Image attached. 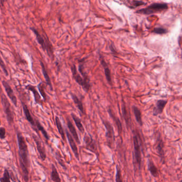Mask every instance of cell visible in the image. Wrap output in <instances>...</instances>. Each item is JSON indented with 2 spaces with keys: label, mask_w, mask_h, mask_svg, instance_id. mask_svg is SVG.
<instances>
[{
  "label": "cell",
  "mask_w": 182,
  "mask_h": 182,
  "mask_svg": "<svg viewBox=\"0 0 182 182\" xmlns=\"http://www.w3.org/2000/svg\"><path fill=\"white\" fill-rule=\"evenodd\" d=\"M17 137L18 146L19 149V162L23 163L29 169L30 166L29 153L25 139L22 133L18 130H17Z\"/></svg>",
  "instance_id": "6da1fadb"
},
{
  "label": "cell",
  "mask_w": 182,
  "mask_h": 182,
  "mask_svg": "<svg viewBox=\"0 0 182 182\" xmlns=\"http://www.w3.org/2000/svg\"><path fill=\"white\" fill-rule=\"evenodd\" d=\"M30 29L35 34L36 40L40 45H41L43 51H47V54L50 58H53V45L49 41V39L46 35V34H44V35L43 34L41 35L37 29H35V28H31Z\"/></svg>",
  "instance_id": "7a4b0ae2"
},
{
  "label": "cell",
  "mask_w": 182,
  "mask_h": 182,
  "mask_svg": "<svg viewBox=\"0 0 182 182\" xmlns=\"http://www.w3.org/2000/svg\"><path fill=\"white\" fill-rule=\"evenodd\" d=\"M168 9V6L165 3H153L146 8H143L136 11V14L149 15L163 11Z\"/></svg>",
  "instance_id": "3957f363"
},
{
  "label": "cell",
  "mask_w": 182,
  "mask_h": 182,
  "mask_svg": "<svg viewBox=\"0 0 182 182\" xmlns=\"http://www.w3.org/2000/svg\"><path fill=\"white\" fill-rule=\"evenodd\" d=\"M133 153L136 165L141 170L142 166V149L141 141L139 140V133L133 131Z\"/></svg>",
  "instance_id": "277c9868"
},
{
  "label": "cell",
  "mask_w": 182,
  "mask_h": 182,
  "mask_svg": "<svg viewBox=\"0 0 182 182\" xmlns=\"http://www.w3.org/2000/svg\"><path fill=\"white\" fill-rule=\"evenodd\" d=\"M71 71L72 73L73 78L74 79L75 82L79 86L82 87L83 89L86 92H89V91L90 88H91L90 81H87L85 80L84 79L82 78V76H81L80 74L78 72L76 66L75 65H73L71 67Z\"/></svg>",
  "instance_id": "5b68a950"
},
{
  "label": "cell",
  "mask_w": 182,
  "mask_h": 182,
  "mask_svg": "<svg viewBox=\"0 0 182 182\" xmlns=\"http://www.w3.org/2000/svg\"><path fill=\"white\" fill-rule=\"evenodd\" d=\"M102 122L105 128V137L107 145L110 148L112 149L115 140L113 127L110 122L106 120L102 119Z\"/></svg>",
  "instance_id": "8992f818"
},
{
  "label": "cell",
  "mask_w": 182,
  "mask_h": 182,
  "mask_svg": "<svg viewBox=\"0 0 182 182\" xmlns=\"http://www.w3.org/2000/svg\"><path fill=\"white\" fill-rule=\"evenodd\" d=\"M1 103L4 113L6 114L7 121L9 125H12L14 121V113L11 110V106L10 102H9L8 98H6V97L4 94H2L1 96Z\"/></svg>",
  "instance_id": "52a82bcc"
},
{
  "label": "cell",
  "mask_w": 182,
  "mask_h": 182,
  "mask_svg": "<svg viewBox=\"0 0 182 182\" xmlns=\"http://www.w3.org/2000/svg\"><path fill=\"white\" fill-rule=\"evenodd\" d=\"M164 144L163 138L160 132H157L155 135V149L157 154L160 158V161L163 163H165V153L164 151Z\"/></svg>",
  "instance_id": "ba28073f"
},
{
  "label": "cell",
  "mask_w": 182,
  "mask_h": 182,
  "mask_svg": "<svg viewBox=\"0 0 182 182\" xmlns=\"http://www.w3.org/2000/svg\"><path fill=\"white\" fill-rule=\"evenodd\" d=\"M32 137L36 144V149L39 154L40 158L42 160H45L47 158V154H46V151H45V146L44 144L42 142V141H41V139L35 134L33 133Z\"/></svg>",
  "instance_id": "9c48e42d"
},
{
  "label": "cell",
  "mask_w": 182,
  "mask_h": 182,
  "mask_svg": "<svg viewBox=\"0 0 182 182\" xmlns=\"http://www.w3.org/2000/svg\"><path fill=\"white\" fill-rule=\"evenodd\" d=\"M84 142L87 149L98 156L99 154L97 151V145L95 142L94 141V139L91 137V136L90 135H88L87 133H85L84 136Z\"/></svg>",
  "instance_id": "30bf717a"
},
{
  "label": "cell",
  "mask_w": 182,
  "mask_h": 182,
  "mask_svg": "<svg viewBox=\"0 0 182 182\" xmlns=\"http://www.w3.org/2000/svg\"><path fill=\"white\" fill-rule=\"evenodd\" d=\"M2 84L5 89L6 93L7 94L8 97L10 98L12 103L16 107L17 106V99L15 95L14 94V91L10 86V84H9L8 82L6 81H2Z\"/></svg>",
  "instance_id": "8fae6325"
},
{
  "label": "cell",
  "mask_w": 182,
  "mask_h": 182,
  "mask_svg": "<svg viewBox=\"0 0 182 182\" xmlns=\"http://www.w3.org/2000/svg\"><path fill=\"white\" fill-rule=\"evenodd\" d=\"M65 133H66V135L67 138L69 141V144L70 145V148L72 150L73 153H74L76 159L78 160H79L80 156H79V154H78V147L76 144V142L74 141V139H73L72 135H70V133H69V131L66 129H65Z\"/></svg>",
  "instance_id": "7c38bea8"
},
{
  "label": "cell",
  "mask_w": 182,
  "mask_h": 182,
  "mask_svg": "<svg viewBox=\"0 0 182 182\" xmlns=\"http://www.w3.org/2000/svg\"><path fill=\"white\" fill-rule=\"evenodd\" d=\"M108 111L110 117H111L112 119L113 120V121L116 124L119 135L121 136L122 133V129H123L122 126L121 122L119 119V118L116 116V114L114 113V112L113 111V110H112L111 108H108Z\"/></svg>",
  "instance_id": "4fadbf2b"
},
{
  "label": "cell",
  "mask_w": 182,
  "mask_h": 182,
  "mask_svg": "<svg viewBox=\"0 0 182 182\" xmlns=\"http://www.w3.org/2000/svg\"><path fill=\"white\" fill-rule=\"evenodd\" d=\"M167 102L168 101L166 100L160 99L158 100L153 110V115L154 116H157L163 113Z\"/></svg>",
  "instance_id": "5bb4252c"
},
{
  "label": "cell",
  "mask_w": 182,
  "mask_h": 182,
  "mask_svg": "<svg viewBox=\"0 0 182 182\" xmlns=\"http://www.w3.org/2000/svg\"><path fill=\"white\" fill-rule=\"evenodd\" d=\"M100 61L101 63L102 66L103 67L105 73V75L106 79L108 81V83L110 85H112V81L111 73V70H110L108 64L106 62L104 58L102 57L101 55H100Z\"/></svg>",
  "instance_id": "9a60e30c"
},
{
  "label": "cell",
  "mask_w": 182,
  "mask_h": 182,
  "mask_svg": "<svg viewBox=\"0 0 182 182\" xmlns=\"http://www.w3.org/2000/svg\"><path fill=\"white\" fill-rule=\"evenodd\" d=\"M22 105L23 109V113L25 116L26 119L27 120L28 122L31 124L32 127L34 128V129L35 130H36L35 131H36V125H35V120H34L33 117H32L28 106L26 105V104H25L23 102H22Z\"/></svg>",
  "instance_id": "2e32d148"
},
{
  "label": "cell",
  "mask_w": 182,
  "mask_h": 182,
  "mask_svg": "<svg viewBox=\"0 0 182 182\" xmlns=\"http://www.w3.org/2000/svg\"><path fill=\"white\" fill-rule=\"evenodd\" d=\"M66 120L67 125V127L69 128V131H70L72 136L73 138V139H74V141H75V142L77 144H80L81 143L79 139L78 134V133L76 131L74 125H73V124L72 122H71L69 117H67Z\"/></svg>",
  "instance_id": "e0dca14e"
},
{
  "label": "cell",
  "mask_w": 182,
  "mask_h": 182,
  "mask_svg": "<svg viewBox=\"0 0 182 182\" xmlns=\"http://www.w3.org/2000/svg\"><path fill=\"white\" fill-rule=\"evenodd\" d=\"M122 113L123 116V119L125 121V124L127 127L129 129L131 127V120L129 113L128 111L127 108L126 107L125 103L123 102L122 105Z\"/></svg>",
  "instance_id": "ac0fdd59"
},
{
  "label": "cell",
  "mask_w": 182,
  "mask_h": 182,
  "mask_svg": "<svg viewBox=\"0 0 182 182\" xmlns=\"http://www.w3.org/2000/svg\"><path fill=\"white\" fill-rule=\"evenodd\" d=\"M26 89L31 91L33 93L36 104H39L41 106L42 105V100L41 99V96L35 87L31 84H28L26 86Z\"/></svg>",
  "instance_id": "d6986e66"
},
{
  "label": "cell",
  "mask_w": 182,
  "mask_h": 182,
  "mask_svg": "<svg viewBox=\"0 0 182 182\" xmlns=\"http://www.w3.org/2000/svg\"><path fill=\"white\" fill-rule=\"evenodd\" d=\"M147 168L150 172L151 173L152 176H153L155 178L158 177L159 175L158 169L157 167L155 166L154 163H153L152 160L151 159H149L148 160Z\"/></svg>",
  "instance_id": "ffe728a7"
},
{
  "label": "cell",
  "mask_w": 182,
  "mask_h": 182,
  "mask_svg": "<svg viewBox=\"0 0 182 182\" xmlns=\"http://www.w3.org/2000/svg\"><path fill=\"white\" fill-rule=\"evenodd\" d=\"M55 122H56V125L57 129H58V131L61 135V138L63 139V141L65 142L66 141V136H65L64 130L63 128L62 124L61 123V120L58 116L55 117Z\"/></svg>",
  "instance_id": "44dd1931"
},
{
  "label": "cell",
  "mask_w": 182,
  "mask_h": 182,
  "mask_svg": "<svg viewBox=\"0 0 182 182\" xmlns=\"http://www.w3.org/2000/svg\"><path fill=\"white\" fill-rule=\"evenodd\" d=\"M133 111L135 116V119L137 123L141 125V127L143 126V122L142 118V113L141 110L136 106H133Z\"/></svg>",
  "instance_id": "7402d4cb"
},
{
  "label": "cell",
  "mask_w": 182,
  "mask_h": 182,
  "mask_svg": "<svg viewBox=\"0 0 182 182\" xmlns=\"http://www.w3.org/2000/svg\"><path fill=\"white\" fill-rule=\"evenodd\" d=\"M70 96H71V97L72 98L73 102H74L75 104L78 108V110L80 111L81 113L84 114V107H83L82 102L79 99V98L75 94L71 93Z\"/></svg>",
  "instance_id": "603a6c76"
},
{
  "label": "cell",
  "mask_w": 182,
  "mask_h": 182,
  "mask_svg": "<svg viewBox=\"0 0 182 182\" xmlns=\"http://www.w3.org/2000/svg\"><path fill=\"white\" fill-rule=\"evenodd\" d=\"M71 116L72 117L73 121L74 122L75 124L76 125V127L78 128V130L80 131L82 133H84V128L82 125V122L80 119L74 113H71Z\"/></svg>",
  "instance_id": "cb8c5ba5"
},
{
  "label": "cell",
  "mask_w": 182,
  "mask_h": 182,
  "mask_svg": "<svg viewBox=\"0 0 182 182\" xmlns=\"http://www.w3.org/2000/svg\"><path fill=\"white\" fill-rule=\"evenodd\" d=\"M40 63H41V67H42V73H43V76L44 77L45 81L47 82V83L50 87V88L51 90H53V86H52V83H51V79L50 78L49 74L47 72V69L45 68V66H44V65L42 61H40Z\"/></svg>",
  "instance_id": "d4e9b609"
},
{
  "label": "cell",
  "mask_w": 182,
  "mask_h": 182,
  "mask_svg": "<svg viewBox=\"0 0 182 182\" xmlns=\"http://www.w3.org/2000/svg\"><path fill=\"white\" fill-rule=\"evenodd\" d=\"M51 179L53 182H61L57 169L54 164L51 165Z\"/></svg>",
  "instance_id": "484cf974"
},
{
  "label": "cell",
  "mask_w": 182,
  "mask_h": 182,
  "mask_svg": "<svg viewBox=\"0 0 182 182\" xmlns=\"http://www.w3.org/2000/svg\"><path fill=\"white\" fill-rule=\"evenodd\" d=\"M35 125H36V130H38L39 131L41 132V133H42L43 136L45 138L47 141H49L50 137H49L48 133L37 120H35Z\"/></svg>",
  "instance_id": "4316f807"
},
{
  "label": "cell",
  "mask_w": 182,
  "mask_h": 182,
  "mask_svg": "<svg viewBox=\"0 0 182 182\" xmlns=\"http://www.w3.org/2000/svg\"><path fill=\"white\" fill-rule=\"evenodd\" d=\"M125 2L127 3H129L130 4V6H129V7L130 8H136L140 6H144L146 4V3L145 2L142 1H125Z\"/></svg>",
  "instance_id": "83f0119b"
},
{
  "label": "cell",
  "mask_w": 182,
  "mask_h": 182,
  "mask_svg": "<svg viewBox=\"0 0 182 182\" xmlns=\"http://www.w3.org/2000/svg\"><path fill=\"white\" fill-rule=\"evenodd\" d=\"M78 70L80 73L81 75L82 76V78L87 81H90L89 78L86 72L84 70V64L83 63L79 64L78 65Z\"/></svg>",
  "instance_id": "f1b7e54d"
},
{
  "label": "cell",
  "mask_w": 182,
  "mask_h": 182,
  "mask_svg": "<svg viewBox=\"0 0 182 182\" xmlns=\"http://www.w3.org/2000/svg\"><path fill=\"white\" fill-rule=\"evenodd\" d=\"M0 182H11L10 173L7 169H4L3 176L0 178Z\"/></svg>",
  "instance_id": "f546056e"
},
{
  "label": "cell",
  "mask_w": 182,
  "mask_h": 182,
  "mask_svg": "<svg viewBox=\"0 0 182 182\" xmlns=\"http://www.w3.org/2000/svg\"><path fill=\"white\" fill-rule=\"evenodd\" d=\"M116 182H123L121 170L118 165L116 166Z\"/></svg>",
  "instance_id": "4dcf8cb0"
},
{
  "label": "cell",
  "mask_w": 182,
  "mask_h": 182,
  "mask_svg": "<svg viewBox=\"0 0 182 182\" xmlns=\"http://www.w3.org/2000/svg\"><path fill=\"white\" fill-rule=\"evenodd\" d=\"M44 88H45V86L43 82H40L39 84H38V89L39 90L40 94H41V96L43 97V99L45 101L47 100V95L45 94Z\"/></svg>",
  "instance_id": "1f68e13d"
},
{
  "label": "cell",
  "mask_w": 182,
  "mask_h": 182,
  "mask_svg": "<svg viewBox=\"0 0 182 182\" xmlns=\"http://www.w3.org/2000/svg\"><path fill=\"white\" fill-rule=\"evenodd\" d=\"M152 32L153 33L162 35V34H166L168 32V31H167V29L164 28H156L153 29Z\"/></svg>",
  "instance_id": "d6a6232c"
},
{
  "label": "cell",
  "mask_w": 182,
  "mask_h": 182,
  "mask_svg": "<svg viewBox=\"0 0 182 182\" xmlns=\"http://www.w3.org/2000/svg\"><path fill=\"white\" fill-rule=\"evenodd\" d=\"M56 158L57 159V161L59 163V164H60L61 166L63 167V168H64V169H66V167L65 166V164L64 163L63 161L61 154L58 151H57L56 152Z\"/></svg>",
  "instance_id": "836d02e7"
},
{
  "label": "cell",
  "mask_w": 182,
  "mask_h": 182,
  "mask_svg": "<svg viewBox=\"0 0 182 182\" xmlns=\"http://www.w3.org/2000/svg\"><path fill=\"white\" fill-rule=\"evenodd\" d=\"M0 67L1 68L2 70L3 71L4 74H6V76H8L9 73H8V71L6 67V65L4 64V61L2 60L1 57H0Z\"/></svg>",
  "instance_id": "e575fe53"
},
{
  "label": "cell",
  "mask_w": 182,
  "mask_h": 182,
  "mask_svg": "<svg viewBox=\"0 0 182 182\" xmlns=\"http://www.w3.org/2000/svg\"><path fill=\"white\" fill-rule=\"evenodd\" d=\"M6 137V130L4 127H0V138L3 139Z\"/></svg>",
  "instance_id": "d590c367"
},
{
  "label": "cell",
  "mask_w": 182,
  "mask_h": 182,
  "mask_svg": "<svg viewBox=\"0 0 182 182\" xmlns=\"http://www.w3.org/2000/svg\"><path fill=\"white\" fill-rule=\"evenodd\" d=\"M180 182H182V180H180Z\"/></svg>",
  "instance_id": "8d00e7d4"
}]
</instances>
